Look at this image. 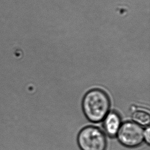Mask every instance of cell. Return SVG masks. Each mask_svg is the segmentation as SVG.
I'll return each instance as SVG.
<instances>
[{
	"label": "cell",
	"instance_id": "1",
	"mask_svg": "<svg viewBox=\"0 0 150 150\" xmlns=\"http://www.w3.org/2000/svg\"><path fill=\"white\" fill-rule=\"evenodd\" d=\"M110 100L107 94L100 89H94L86 94L82 101L83 113L90 122L98 123L109 113Z\"/></svg>",
	"mask_w": 150,
	"mask_h": 150
},
{
	"label": "cell",
	"instance_id": "2",
	"mask_svg": "<svg viewBox=\"0 0 150 150\" xmlns=\"http://www.w3.org/2000/svg\"><path fill=\"white\" fill-rule=\"evenodd\" d=\"M77 140L81 150H106L107 148L105 134L95 126L83 128L78 134Z\"/></svg>",
	"mask_w": 150,
	"mask_h": 150
},
{
	"label": "cell",
	"instance_id": "3",
	"mask_svg": "<svg viewBox=\"0 0 150 150\" xmlns=\"http://www.w3.org/2000/svg\"><path fill=\"white\" fill-rule=\"evenodd\" d=\"M144 129L133 122H126L122 124L116 136L121 144L129 148L140 146L144 141Z\"/></svg>",
	"mask_w": 150,
	"mask_h": 150
},
{
	"label": "cell",
	"instance_id": "4",
	"mask_svg": "<svg viewBox=\"0 0 150 150\" xmlns=\"http://www.w3.org/2000/svg\"><path fill=\"white\" fill-rule=\"evenodd\" d=\"M121 125L120 116L115 112L109 113L104 118L103 124L104 130L105 133L111 137L116 136Z\"/></svg>",
	"mask_w": 150,
	"mask_h": 150
},
{
	"label": "cell",
	"instance_id": "5",
	"mask_svg": "<svg viewBox=\"0 0 150 150\" xmlns=\"http://www.w3.org/2000/svg\"><path fill=\"white\" fill-rule=\"evenodd\" d=\"M134 122L142 126H148L150 122L149 114L142 110H137L134 112L132 115Z\"/></svg>",
	"mask_w": 150,
	"mask_h": 150
},
{
	"label": "cell",
	"instance_id": "6",
	"mask_svg": "<svg viewBox=\"0 0 150 150\" xmlns=\"http://www.w3.org/2000/svg\"><path fill=\"white\" fill-rule=\"evenodd\" d=\"M144 141H145V142H146V144H150V130L149 127L146 128V129L144 130Z\"/></svg>",
	"mask_w": 150,
	"mask_h": 150
}]
</instances>
